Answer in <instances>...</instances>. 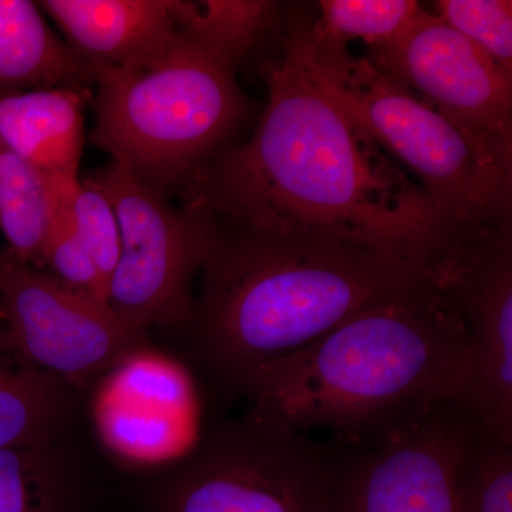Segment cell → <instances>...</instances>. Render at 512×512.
<instances>
[{
	"label": "cell",
	"mask_w": 512,
	"mask_h": 512,
	"mask_svg": "<svg viewBox=\"0 0 512 512\" xmlns=\"http://www.w3.org/2000/svg\"><path fill=\"white\" fill-rule=\"evenodd\" d=\"M264 74L254 133L188 177L183 208L218 228L377 249L423 274L447 224L420 185L320 89L288 33Z\"/></svg>",
	"instance_id": "cell-1"
},
{
	"label": "cell",
	"mask_w": 512,
	"mask_h": 512,
	"mask_svg": "<svg viewBox=\"0 0 512 512\" xmlns=\"http://www.w3.org/2000/svg\"><path fill=\"white\" fill-rule=\"evenodd\" d=\"M471 373L466 323L423 278L343 320L311 346L262 367L238 393L247 416L289 431H328L343 450L409 433L461 403Z\"/></svg>",
	"instance_id": "cell-2"
},
{
	"label": "cell",
	"mask_w": 512,
	"mask_h": 512,
	"mask_svg": "<svg viewBox=\"0 0 512 512\" xmlns=\"http://www.w3.org/2000/svg\"><path fill=\"white\" fill-rule=\"evenodd\" d=\"M188 328L201 362L235 390L373 303L426 278L377 249L218 228Z\"/></svg>",
	"instance_id": "cell-3"
},
{
	"label": "cell",
	"mask_w": 512,
	"mask_h": 512,
	"mask_svg": "<svg viewBox=\"0 0 512 512\" xmlns=\"http://www.w3.org/2000/svg\"><path fill=\"white\" fill-rule=\"evenodd\" d=\"M93 66V144L164 197L220 153L247 119L235 67L183 30L148 66Z\"/></svg>",
	"instance_id": "cell-4"
},
{
	"label": "cell",
	"mask_w": 512,
	"mask_h": 512,
	"mask_svg": "<svg viewBox=\"0 0 512 512\" xmlns=\"http://www.w3.org/2000/svg\"><path fill=\"white\" fill-rule=\"evenodd\" d=\"M306 23L308 16H293L286 33L315 82L417 178L447 225L474 227L511 215V164L377 70L366 56L313 42Z\"/></svg>",
	"instance_id": "cell-5"
},
{
	"label": "cell",
	"mask_w": 512,
	"mask_h": 512,
	"mask_svg": "<svg viewBox=\"0 0 512 512\" xmlns=\"http://www.w3.org/2000/svg\"><path fill=\"white\" fill-rule=\"evenodd\" d=\"M335 450L245 416L198 441L156 512H326Z\"/></svg>",
	"instance_id": "cell-6"
},
{
	"label": "cell",
	"mask_w": 512,
	"mask_h": 512,
	"mask_svg": "<svg viewBox=\"0 0 512 512\" xmlns=\"http://www.w3.org/2000/svg\"><path fill=\"white\" fill-rule=\"evenodd\" d=\"M84 183L109 200L120 227V258L109 305L131 328H188L194 311L191 284L215 235L204 215L174 208L164 195L113 163Z\"/></svg>",
	"instance_id": "cell-7"
},
{
	"label": "cell",
	"mask_w": 512,
	"mask_h": 512,
	"mask_svg": "<svg viewBox=\"0 0 512 512\" xmlns=\"http://www.w3.org/2000/svg\"><path fill=\"white\" fill-rule=\"evenodd\" d=\"M424 276L457 306L471 343L461 404L491 436L512 444V220L447 227Z\"/></svg>",
	"instance_id": "cell-8"
},
{
	"label": "cell",
	"mask_w": 512,
	"mask_h": 512,
	"mask_svg": "<svg viewBox=\"0 0 512 512\" xmlns=\"http://www.w3.org/2000/svg\"><path fill=\"white\" fill-rule=\"evenodd\" d=\"M0 320L33 365L82 389L131 353L150 333L131 328L110 305L0 251Z\"/></svg>",
	"instance_id": "cell-9"
},
{
	"label": "cell",
	"mask_w": 512,
	"mask_h": 512,
	"mask_svg": "<svg viewBox=\"0 0 512 512\" xmlns=\"http://www.w3.org/2000/svg\"><path fill=\"white\" fill-rule=\"evenodd\" d=\"M480 424L461 403L376 447L336 448L326 512H463Z\"/></svg>",
	"instance_id": "cell-10"
},
{
	"label": "cell",
	"mask_w": 512,
	"mask_h": 512,
	"mask_svg": "<svg viewBox=\"0 0 512 512\" xmlns=\"http://www.w3.org/2000/svg\"><path fill=\"white\" fill-rule=\"evenodd\" d=\"M365 56L512 165V74L439 16L424 9L406 32Z\"/></svg>",
	"instance_id": "cell-11"
},
{
	"label": "cell",
	"mask_w": 512,
	"mask_h": 512,
	"mask_svg": "<svg viewBox=\"0 0 512 512\" xmlns=\"http://www.w3.org/2000/svg\"><path fill=\"white\" fill-rule=\"evenodd\" d=\"M92 412L107 450L137 467L178 463L201 440L191 373L150 346L124 357L103 376Z\"/></svg>",
	"instance_id": "cell-12"
},
{
	"label": "cell",
	"mask_w": 512,
	"mask_h": 512,
	"mask_svg": "<svg viewBox=\"0 0 512 512\" xmlns=\"http://www.w3.org/2000/svg\"><path fill=\"white\" fill-rule=\"evenodd\" d=\"M37 5L92 64L148 66L167 55L181 33L168 0H43Z\"/></svg>",
	"instance_id": "cell-13"
},
{
	"label": "cell",
	"mask_w": 512,
	"mask_h": 512,
	"mask_svg": "<svg viewBox=\"0 0 512 512\" xmlns=\"http://www.w3.org/2000/svg\"><path fill=\"white\" fill-rule=\"evenodd\" d=\"M84 89L56 87L0 96V138L43 181L79 180Z\"/></svg>",
	"instance_id": "cell-14"
},
{
	"label": "cell",
	"mask_w": 512,
	"mask_h": 512,
	"mask_svg": "<svg viewBox=\"0 0 512 512\" xmlns=\"http://www.w3.org/2000/svg\"><path fill=\"white\" fill-rule=\"evenodd\" d=\"M76 416L74 387L29 362L0 320V448L69 444Z\"/></svg>",
	"instance_id": "cell-15"
},
{
	"label": "cell",
	"mask_w": 512,
	"mask_h": 512,
	"mask_svg": "<svg viewBox=\"0 0 512 512\" xmlns=\"http://www.w3.org/2000/svg\"><path fill=\"white\" fill-rule=\"evenodd\" d=\"M29 0H0V96L94 84V66L46 25Z\"/></svg>",
	"instance_id": "cell-16"
},
{
	"label": "cell",
	"mask_w": 512,
	"mask_h": 512,
	"mask_svg": "<svg viewBox=\"0 0 512 512\" xmlns=\"http://www.w3.org/2000/svg\"><path fill=\"white\" fill-rule=\"evenodd\" d=\"M70 451L0 448V512H80L83 487Z\"/></svg>",
	"instance_id": "cell-17"
},
{
	"label": "cell",
	"mask_w": 512,
	"mask_h": 512,
	"mask_svg": "<svg viewBox=\"0 0 512 512\" xmlns=\"http://www.w3.org/2000/svg\"><path fill=\"white\" fill-rule=\"evenodd\" d=\"M168 8L178 29L235 67L274 28L279 3L266 0H168Z\"/></svg>",
	"instance_id": "cell-18"
},
{
	"label": "cell",
	"mask_w": 512,
	"mask_h": 512,
	"mask_svg": "<svg viewBox=\"0 0 512 512\" xmlns=\"http://www.w3.org/2000/svg\"><path fill=\"white\" fill-rule=\"evenodd\" d=\"M49 197L40 174L0 138V231L20 261L43 268Z\"/></svg>",
	"instance_id": "cell-19"
},
{
	"label": "cell",
	"mask_w": 512,
	"mask_h": 512,
	"mask_svg": "<svg viewBox=\"0 0 512 512\" xmlns=\"http://www.w3.org/2000/svg\"><path fill=\"white\" fill-rule=\"evenodd\" d=\"M319 16H308V35L313 42L348 47L362 40L366 49L392 42L413 25L423 12L414 0H322Z\"/></svg>",
	"instance_id": "cell-20"
},
{
	"label": "cell",
	"mask_w": 512,
	"mask_h": 512,
	"mask_svg": "<svg viewBox=\"0 0 512 512\" xmlns=\"http://www.w3.org/2000/svg\"><path fill=\"white\" fill-rule=\"evenodd\" d=\"M77 181H45L49 197V222L43 251V268L49 266L55 272L56 279L64 285L89 293L97 301L109 305L107 286L80 241L70 212L67 192Z\"/></svg>",
	"instance_id": "cell-21"
},
{
	"label": "cell",
	"mask_w": 512,
	"mask_h": 512,
	"mask_svg": "<svg viewBox=\"0 0 512 512\" xmlns=\"http://www.w3.org/2000/svg\"><path fill=\"white\" fill-rule=\"evenodd\" d=\"M463 512H512V444L481 426L464 476Z\"/></svg>",
	"instance_id": "cell-22"
},
{
	"label": "cell",
	"mask_w": 512,
	"mask_h": 512,
	"mask_svg": "<svg viewBox=\"0 0 512 512\" xmlns=\"http://www.w3.org/2000/svg\"><path fill=\"white\" fill-rule=\"evenodd\" d=\"M439 16L450 28L487 53L512 74V2L510 0H440Z\"/></svg>",
	"instance_id": "cell-23"
},
{
	"label": "cell",
	"mask_w": 512,
	"mask_h": 512,
	"mask_svg": "<svg viewBox=\"0 0 512 512\" xmlns=\"http://www.w3.org/2000/svg\"><path fill=\"white\" fill-rule=\"evenodd\" d=\"M80 241L109 291L120 258V227L109 200L92 185L77 181L67 192Z\"/></svg>",
	"instance_id": "cell-24"
}]
</instances>
